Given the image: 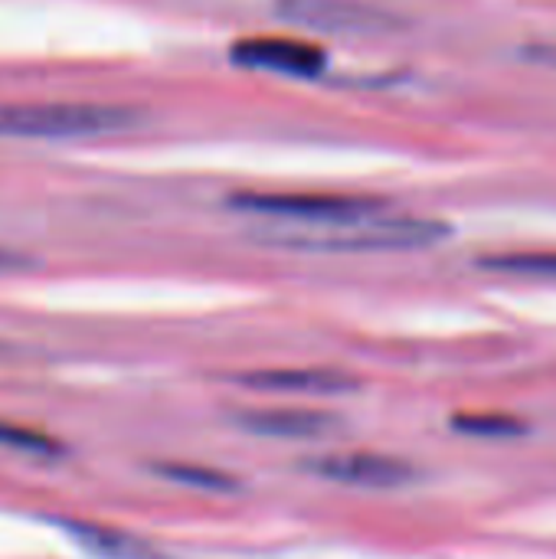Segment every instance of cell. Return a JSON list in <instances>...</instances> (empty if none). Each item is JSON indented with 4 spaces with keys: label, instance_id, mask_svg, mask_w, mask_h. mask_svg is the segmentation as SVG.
Masks as SVG:
<instances>
[{
    "label": "cell",
    "instance_id": "cell-6",
    "mask_svg": "<svg viewBox=\"0 0 556 559\" xmlns=\"http://www.w3.org/2000/svg\"><path fill=\"white\" fill-rule=\"evenodd\" d=\"M233 59L252 69H269V72H282V75H295V79H315L324 72L328 56L324 49L305 43V39H292V36H252L233 46Z\"/></svg>",
    "mask_w": 556,
    "mask_h": 559
},
{
    "label": "cell",
    "instance_id": "cell-15",
    "mask_svg": "<svg viewBox=\"0 0 556 559\" xmlns=\"http://www.w3.org/2000/svg\"><path fill=\"white\" fill-rule=\"evenodd\" d=\"M0 354H7V347H3V344H0Z\"/></svg>",
    "mask_w": 556,
    "mask_h": 559
},
{
    "label": "cell",
    "instance_id": "cell-3",
    "mask_svg": "<svg viewBox=\"0 0 556 559\" xmlns=\"http://www.w3.org/2000/svg\"><path fill=\"white\" fill-rule=\"evenodd\" d=\"M229 206L256 216L272 219H298V223H318V226H351L360 219H370L380 213L377 200L351 197V193H288V190H252L229 197Z\"/></svg>",
    "mask_w": 556,
    "mask_h": 559
},
{
    "label": "cell",
    "instance_id": "cell-11",
    "mask_svg": "<svg viewBox=\"0 0 556 559\" xmlns=\"http://www.w3.org/2000/svg\"><path fill=\"white\" fill-rule=\"evenodd\" d=\"M0 445L29 459H59L62 455V442L52 439L43 429L33 426H20V423H3L0 419Z\"/></svg>",
    "mask_w": 556,
    "mask_h": 559
},
{
    "label": "cell",
    "instance_id": "cell-12",
    "mask_svg": "<svg viewBox=\"0 0 556 559\" xmlns=\"http://www.w3.org/2000/svg\"><path fill=\"white\" fill-rule=\"evenodd\" d=\"M482 269L508 272V275H544L556 278V252H514V255H485Z\"/></svg>",
    "mask_w": 556,
    "mask_h": 559
},
{
    "label": "cell",
    "instance_id": "cell-8",
    "mask_svg": "<svg viewBox=\"0 0 556 559\" xmlns=\"http://www.w3.org/2000/svg\"><path fill=\"white\" fill-rule=\"evenodd\" d=\"M233 423L265 439H324L341 426V419L324 409H242Z\"/></svg>",
    "mask_w": 556,
    "mask_h": 559
},
{
    "label": "cell",
    "instance_id": "cell-14",
    "mask_svg": "<svg viewBox=\"0 0 556 559\" xmlns=\"http://www.w3.org/2000/svg\"><path fill=\"white\" fill-rule=\"evenodd\" d=\"M26 265H33V259H29V255H23V252H16V249H7V246H0V275L23 272Z\"/></svg>",
    "mask_w": 556,
    "mask_h": 559
},
{
    "label": "cell",
    "instance_id": "cell-13",
    "mask_svg": "<svg viewBox=\"0 0 556 559\" xmlns=\"http://www.w3.org/2000/svg\"><path fill=\"white\" fill-rule=\"evenodd\" d=\"M452 429L462 436H482V439H508V436H521L524 423L511 419V416H456Z\"/></svg>",
    "mask_w": 556,
    "mask_h": 559
},
{
    "label": "cell",
    "instance_id": "cell-2",
    "mask_svg": "<svg viewBox=\"0 0 556 559\" xmlns=\"http://www.w3.org/2000/svg\"><path fill=\"white\" fill-rule=\"evenodd\" d=\"M449 236V226L439 219H360L351 226H334V233L315 236H269L285 249H308V252H400V249H426Z\"/></svg>",
    "mask_w": 556,
    "mask_h": 559
},
{
    "label": "cell",
    "instance_id": "cell-7",
    "mask_svg": "<svg viewBox=\"0 0 556 559\" xmlns=\"http://www.w3.org/2000/svg\"><path fill=\"white\" fill-rule=\"evenodd\" d=\"M246 390L259 393H298V396H341L354 393L360 380L331 367H275V370H246L233 377Z\"/></svg>",
    "mask_w": 556,
    "mask_h": 559
},
{
    "label": "cell",
    "instance_id": "cell-9",
    "mask_svg": "<svg viewBox=\"0 0 556 559\" xmlns=\"http://www.w3.org/2000/svg\"><path fill=\"white\" fill-rule=\"evenodd\" d=\"M62 527L72 534V540L79 547H85L98 559H167L164 554H157L147 540L131 537V534L115 531V527H102V524H62Z\"/></svg>",
    "mask_w": 556,
    "mask_h": 559
},
{
    "label": "cell",
    "instance_id": "cell-10",
    "mask_svg": "<svg viewBox=\"0 0 556 559\" xmlns=\"http://www.w3.org/2000/svg\"><path fill=\"white\" fill-rule=\"evenodd\" d=\"M154 472L170 485H180L190 491H206V495H233L242 488V481L236 475L206 468V465H193V462H161V465H154Z\"/></svg>",
    "mask_w": 556,
    "mask_h": 559
},
{
    "label": "cell",
    "instance_id": "cell-1",
    "mask_svg": "<svg viewBox=\"0 0 556 559\" xmlns=\"http://www.w3.org/2000/svg\"><path fill=\"white\" fill-rule=\"evenodd\" d=\"M138 124V111L125 105L98 102H36V105H0V138L33 141H69L102 138Z\"/></svg>",
    "mask_w": 556,
    "mask_h": 559
},
{
    "label": "cell",
    "instance_id": "cell-4",
    "mask_svg": "<svg viewBox=\"0 0 556 559\" xmlns=\"http://www.w3.org/2000/svg\"><path fill=\"white\" fill-rule=\"evenodd\" d=\"M305 468L324 481L347 485V488H374V491L403 488L416 478V468L410 462L383 452H334L308 462Z\"/></svg>",
    "mask_w": 556,
    "mask_h": 559
},
{
    "label": "cell",
    "instance_id": "cell-5",
    "mask_svg": "<svg viewBox=\"0 0 556 559\" xmlns=\"http://www.w3.org/2000/svg\"><path fill=\"white\" fill-rule=\"evenodd\" d=\"M279 13L285 20H295L301 26L321 29V33H383L393 29L397 20L370 3L360 0H282Z\"/></svg>",
    "mask_w": 556,
    "mask_h": 559
}]
</instances>
